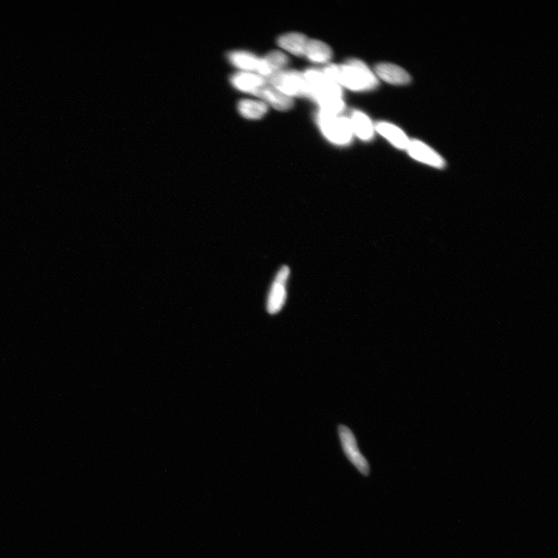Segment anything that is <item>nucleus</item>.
<instances>
[{"mask_svg": "<svg viewBox=\"0 0 558 558\" xmlns=\"http://www.w3.org/2000/svg\"><path fill=\"white\" fill-rule=\"evenodd\" d=\"M338 434L346 457L361 475L368 476L370 474L369 464L359 451L353 432L348 427L341 425L338 427Z\"/></svg>", "mask_w": 558, "mask_h": 558, "instance_id": "5", "label": "nucleus"}, {"mask_svg": "<svg viewBox=\"0 0 558 558\" xmlns=\"http://www.w3.org/2000/svg\"><path fill=\"white\" fill-rule=\"evenodd\" d=\"M375 74L381 80L392 85H406L411 82L408 71L396 65L381 63L376 65Z\"/></svg>", "mask_w": 558, "mask_h": 558, "instance_id": "9", "label": "nucleus"}, {"mask_svg": "<svg viewBox=\"0 0 558 558\" xmlns=\"http://www.w3.org/2000/svg\"><path fill=\"white\" fill-rule=\"evenodd\" d=\"M324 74L343 86L353 91H368L378 87L377 78L360 60L350 59L344 65H331L326 67Z\"/></svg>", "mask_w": 558, "mask_h": 558, "instance_id": "1", "label": "nucleus"}, {"mask_svg": "<svg viewBox=\"0 0 558 558\" xmlns=\"http://www.w3.org/2000/svg\"><path fill=\"white\" fill-rule=\"evenodd\" d=\"M267 83L284 95L309 97L311 90L304 75L296 71H280L265 78Z\"/></svg>", "mask_w": 558, "mask_h": 558, "instance_id": "4", "label": "nucleus"}, {"mask_svg": "<svg viewBox=\"0 0 558 558\" xmlns=\"http://www.w3.org/2000/svg\"><path fill=\"white\" fill-rule=\"evenodd\" d=\"M287 282H283L276 279L273 283L268 302H267V311L270 314H276L281 311L287 300Z\"/></svg>", "mask_w": 558, "mask_h": 558, "instance_id": "14", "label": "nucleus"}, {"mask_svg": "<svg viewBox=\"0 0 558 558\" xmlns=\"http://www.w3.org/2000/svg\"><path fill=\"white\" fill-rule=\"evenodd\" d=\"M349 120L353 131L363 141H369L373 137V125L366 114L355 111Z\"/></svg>", "mask_w": 558, "mask_h": 558, "instance_id": "13", "label": "nucleus"}, {"mask_svg": "<svg viewBox=\"0 0 558 558\" xmlns=\"http://www.w3.org/2000/svg\"><path fill=\"white\" fill-rule=\"evenodd\" d=\"M288 63L289 58L286 54L278 51L271 52L264 58H260L256 72L258 75L265 78H268L276 72L282 71Z\"/></svg>", "mask_w": 558, "mask_h": 558, "instance_id": "10", "label": "nucleus"}, {"mask_svg": "<svg viewBox=\"0 0 558 558\" xmlns=\"http://www.w3.org/2000/svg\"><path fill=\"white\" fill-rule=\"evenodd\" d=\"M317 123L324 135L333 144H348L353 140V129L350 120L320 111Z\"/></svg>", "mask_w": 558, "mask_h": 558, "instance_id": "3", "label": "nucleus"}, {"mask_svg": "<svg viewBox=\"0 0 558 558\" xmlns=\"http://www.w3.org/2000/svg\"><path fill=\"white\" fill-rule=\"evenodd\" d=\"M405 150L412 159L425 163L427 165L439 168L445 166V160L439 154L429 148L428 145L418 140H410Z\"/></svg>", "mask_w": 558, "mask_h": 558, "instance_id": "6", "label": "nucleus"}, {"mask_svg": "<svg viewBox=\"0 0 558 558\" xmlns=\"http://www.w3.org/2000/svg\"><path fill=\"white\" fill-rule=\"evenodd\" d=\"M230 82L235 89L251 94L267 83L264 77L248 71L236 72L230 77Z\"/></svg>", "mask_w": 558, "mask_h": 558, "instance_id": "8", "label": "nucleus"}, {"mask_svg": "<svg viewBox=\"0 0 558 558\" xmlns=\"http://www.w3.org/2000/svg\"><path fill=\"white\" fill-rule=\"evenodd\" d=\"M375 129L396 148L405 150L408 148L410 140L398 126L390 123L379 122L376 124Z\"/></svg>", "mask_w": 558, "mask_h": 558, "instance_id": "11", "label": "nucleus"}, {"mask_svg": "<svg viewBox=\"0 0 558 558\" xmlns=\"http://www.w3.org/2000/svg\"><path fill=\"white\" fill-rule=\"evenodd\" d=\"M303 75L311 90L309 98L318 103L321 111L335 113L339 110L343 104L341 86L323 71L309 69Z\"/></svg>", "mask_w": 558, "mask_h": 558, "instance_id": "2", "label": "nucleus"}, {"mask_svg": "<svg viewBox=\"0 0 558 558\" xmlns=\"http://www.w3.org/2000/svg\"><path fill=\"white\" fill-rule=\"evenodd\" d=\"M305 56L313 63H324L332 57L331 47L317 40H309L306 47Z\"/></svg>", "mask_w": 558, "mask_h": 558, "instance_id": "16", "label": "nucleus"}, {"mask_svg": "<svg viewBox=\"0 0 558 558\" xmlns=\"http://www.w3.org/2000/svg\"><path fill=\"white\" fill-rule=\"evenodd\" d=\"M230 63L242 71H257L260 58L254 54L243 51H235L228 54Z\"/></svg>", "mask_w": 558, "mask_h": 558, "instance_id": "15", "label": "nucleus"}, {"mask_svg": "<svg viewBox=\"0 0 558 558\" xmlns=\"http://www.w3.org/2000/svg\"><path fill=\"white\" fill-rule=\"evenodd\" d=\"M253 95L260 97L265 100L271 107L278 111H288L293 106V100L291 97L284 95L269 83L256 90Z\"/></svg>", "mask_w": 558, "mask_h": 558, "instance_id": "7", "label": "nucleus"}, {"mask_svg": "<svg viewBox=\"0 0 558 558\" xmlns=\"http://www.w3.org/2000/svg\"><path fill=\"white\" fill-rule=\"evenodd\" d=\"M308 41L305 35L290 33L281 36L278 40V45L295 56H305Z\"/></svg>", "mask_w": 558, "mask_h": 558, "instance_id": "12", "label": "nucleus"}, {"mask_svg": "<svg viewBox=\"0 0 558 558\" xmlns=\"http://www.w3.org/2000/svg\"><path fill=\"white\" fill-rule=\"evenodd\" d=\"M238 109L242 117L249 120L260 119L268 111V107L265 102L252 100H241Z\"/></svg>", "mask_w": 558, "mask_h": 558, "instance_id": "17", "label": "nucleus"}]
</instances>
